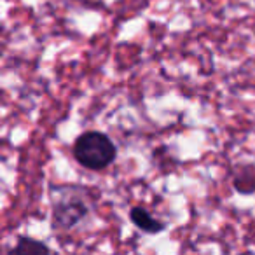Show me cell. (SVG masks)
Here are the masks:
<instances>
[{
  "label": "cell",
  "instance_id": "1",
  "mask_svg": "<svg viewBox=\"0 0 255 255\" xmlns=\"http://www.w3.org/2000/svg\"><path fill=\"white\" fill-rule=\"evenodd\" d=\"M74 157L81 166L91 171L109 168L117 157V147L109 135L102 131H86L74 143Z\"/></svg>",
  "mask_w": 255,
  "mask_h": 255
},
{
  "label": "cell",
  "instance_id": "2",
  "mask_svg": "<svg viewBox=\"0 0 255 255\" xmlns=\"http://www.w3.org/2000/svg\"><path fill=\"white\" fill-rule=\"evenodd\" d=\"M88 215V206L77 198H60L53 205L54 229H72Z\"/></svg>",
  "mask_w": 255,
  "mask_h": 255
},
{
  "label": "cell",
  "instance_id": "3",
  "mask_svg": "<svg viewBox=\"0 0 255 255\" xmlns=\"http://www.w3.org/2000/svg\"><path fill=\"white\" fill-rule=\"evenodd\" d=\"M129 219H131V222L135 224L142 233H147V234L163 233L164 227H166L164 222L154 219V217L150 215L145 208H142V206H133V208L129 210Z\"/></svg>",
  "mask_w": 255,
  "mask_h": 255
},
{
  "label": "cell",
  "instance_id": "4",
  "mask_svg": "<svg viewBox=\"0 0 255 255\" xmlns=\"http://www.w3.org/2000/svg\"><path fill=\"white\" fill-rule=\"evenodd\" d=\"M233 187L240 194H254L255 192V166L254 164H241L233 175Z\"/></svg>",
  "mask_w": 255,
  "mask_h": 255
},
{
  "label": "cell",
  "instance_id": "5",
  "mask_svg": "<svg viewBox=\"0 0 255 255\" xmlns=\"http://www.w3.org/2000/svg\"><path fill=\"white\" fill-rule=\"evenodd\" d=\"M35 254H51V248L44 241H37L28 236H19L16 247L9 250V255H35Z\"/></svg>",
  "mask_w": 255,
  "mask_h": 255
}]
</instances>
